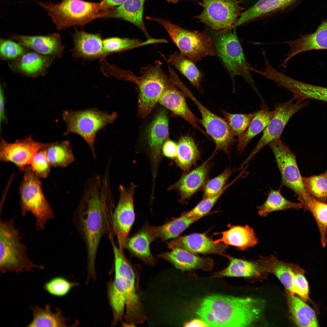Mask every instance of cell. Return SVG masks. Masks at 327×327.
I'll return each mask as SVG.
<instances>
[{"mask_svg":"<svg viewBox=\"0 0 327 327\" xmlns=\"http://www.w3.org/2000/svg\"><path fill=\"white\" fill-rule=\"evenodd\" d=\"M147 18L156 21L166 30L180 53L193 61L207 56H214L215 51L211 37L206 30L191 31L161 18Z\"/></svg>","mask_w":327,"mask_h":327,"instance_id":"obj_9","label":"cell"},{"mask_svg":"<svg viewBox=\"0 0 327 327\" xmlns=\"http://www.w3.org/2000/svg\"><path fill=\"white\" fill-rule=\"evenodd\" d=\"M22 171L23 177L19 189L21 215L24 217L31 212L35 218L37 230H43L48 221L54 217V211L43 192L40 178L30 165Z\"/></svg>","mask_w":327,"mask_h":327,"instance_id":"obj_7","label":"cell"},{"mask_svg":"<svg viewBox=\"0 0 327 327\" xmlns=\"http://www.w3.org/2000/svg\"><path fill=\"white\" fill-rule=\"evenodd\" d=\"M198 0L203 9L195 18L216 31L230 28L241 14L243 0Z\"/></svg>","mask_w":327,"mask_h":327,"instance_id":"obj_12","label":"cell"},{"mask_svg":"<svg viewBox=\"0 0 327 327\" xmlns=\"http://www.w3.org/2000/svg\"><path fill=\"white\" fill-rule=\"evenodd\" d=\"M186 96L173 83L165 89L158 102L190 124L193 127L205 136L208 134L198 124L200 120L193 114L188 107L185 100Z\"/></svg>","mask_w":327,"mask_h":327,"instance_id":"obj_18","label":"cell"},{"mask_svg":"<svg viewBox=\"0 0 327 327\" xmlns=\"http://www.w3.org/2000/svg\"><path fill=\"white\" fill-rule=\"evenodd\" d=\"M72 38L74 46L72 51L75 58L92 61L107 56L101 33L92 34L76 29Z\"/></svg>","mask_w":327,"mask_h":327,"instance_id":"obj_20","label":"cell"},{"mask_svg":"<svg viewBox=\"0 0 327 327\" xmlns=\"http://www.w3.org/2000/svg\"><path fill=\"white\" fill-rule=\"evenodd\" d=\"M54 57L27 51L18 59L12 61L9 66L15 72L25 76L35 77L44 75Z\"/></svg>","mask_w":327,"mask_h":327,"instance_id":"obj_25","label":"cell"},{"mask_svg":"<svg viewBox=\"0 0 327 327\" xmlns=\"http://www.w3.org/2000/svg\"><path fill=\"white\" fill-rule=\"evenodd\" d=\"M171 251L158 255V257L172 264L182 271H188L211 264L208 258H203L183 249L176 248Z\"/></svg>","mask_w":327,"mask_h":327,"instance_id":"obj_30","label":"cell"},{"mask_svg":"<svg viewBox=\"0 0 327 327\" xmlns=\"http://www.w3.org/2000/svg\"><path fill=\"white\" fill-rule=\"evenodd\" d=\"M266 270L274 274L279 279L289 293L294 295L293 279L296 271L299 266L278 259L273 255L260 256L257 260Z\"/></svg>","mask_w":327,"mask_h":327,"instance_id":"obj_29","label":"cell"},{"mask_svg":"<svg viewBox=\"0 0 327 327\" xmlns=\"http://www.w3.org/2000/svg\"><path fill=\"white\" fill-rule=\"evenodd\" d=\"M229 229L220 233L221 238L214 243H223L227 245L235 246L238 249L247 250L258 243V239L253 229L248 225L229 226Z\"/></svg>","mask_w":327,"mask_h":327,"instance_id":"obj_27","label":"cell"},{"mask_svg":"<svg viewBox=\"0 0 327 327\" xmlns=\"http://www.w3.org/2000/svg\"><path fill=\"white\" fill-rule=\"evenodd\" d=\"M52 143L35 141L31 135L12 143L6 141L2 137L0 143V160L12 163L23 171L30 165L38 151L46 148Z\"/></svg>","mask_w":327,"mask_h":327,"instance_id":"obj_16","label":"cell"},{"mask_svg":"<svg viewBox=\"0 0 327 327\" xmlns=\"http://www.w3.org/2000/svg\"><path fill=\"white\" fill-rule=\"evenodd\" d=\"M162 63L157 60L154 64L141 68V75L137 84L138 88V113L144 117L149 114L157 102L166 88L173 83L169 76L161 68Z\"/></svg>","mask_w":327,"mask_h":327,"instance_id":"obj_10","label":"cell"},{"mask_svg":"<svg viewBox=\"0 0 327 327\" xmlns=\"http://www.w3.org/2000/svg\"><path fill=\"white\" fill-rule=\"evenodd\" d=\"M232 172V170L227 168L220 174L206 182L203 188V198L212 196L220 192L225 186Z\"/></svg>","mask_w":327,"mask_h":327,"instance_id":"obj_48","label":"cell"},{"mask_svg":"<svg viewBox=\"0 0 327 327\" xmlns=\"http://www.w3.org/2000/svg\"><path fill=\"white\" fill-rule=\"evenodd\" d=\"M62 117L67 126L64 135L74 133L80 136L88 144L95 158L94 144L97 133L108 124H112L118 114L116 112L108 113L94 108L77 111L65 110Z\"/></svg>","mask_w":327,"mask_h":327,"instance_id":"obj_8","label":"cell"},{"mask_svg":"<svg viewBox=\"0 0 327 327\" xmlns=\"http://www.w3.org/2000/svg\"><path fill=\"white\" fill-rule=\"evenodd\" d=\"M162 55L168 64L174 67L184 76L192 85L201 91L200 82L203 77V74L193 61L177 51L169 55L167 59L162 54Z\"/></svg>","mask_w":327,"mask_h":327,"instance_id":"obj_35","label":"cell"},{"mask_svg":"<svg viewBox=\"0 0 327 327\" xmlns=\"http://www.w3.org/2000/svg\"><path fill=\"white\" fill-rule=\"evenodd\" d=\"M212 155L200 165L182 176L180 179L170 188L178 191L180 203H185L203 186L207 179L210 168Z\"/></svg>","mask_w":327,"mask_h":327,"instance_id":"obj_19","label":"cell"},{"mask_svg":"<svg viewBox=\"0 0 327 327\" xmlns=\"http://www.w3.org/2000/svg\"><path fill=\"white\" fill-rule=\"evenodd\" d=\"M135 187L136 186L133 184L127 188L122 185L119 186V198L114 211V233L117 238L119 247L123 249L125 248L130 230L135 220L133 197Z\"/></svg>","mask_w":327,"mask_h":327,"instance_id":"obj_15","label":"cell"},{"mask_svg":"<svg viewBox=\"0 0 327 327\" xmlns=\"http://www.w3.org/2000/svg\"><path fill=\"white\" fill-rule=\"evenodd\" d=\"M288 305L291 317L299 326L315 327L318 324L314 311L298 297L288 294Z\"/></svg>","mask_w":327,"mask_h":327,"instance_id":"obj_36","label":"cell"},{"mask_svg":"<svg viewBox=\"0 0 327 327\" xmlns=\"http://www.w3.org/2000/svg\"><path fill=\"white\" fill-rule=\"evenodd\" d=\"M200 218L188 217L183 212L180 216L172 218L162 225L151 226V230L155 239L159 238L164 241L177 237L192 224Z\"/></svg>","mask_w":327,"mask_h":327,"instance_id":"obj_34","label":"cell"},{"mask_svg":"<svg viewBox=\"0 0 327 327\" xmlns=\"http://www.w3.org/2000/svg\"><path fill=\"white\" fill-rule=\"evenodd\" d=\"M283 43L290 47L282 65L284 67L291 59L300 53L313 50L327 49V20L323 21L314 32L301 34L297 39Z\"/></svg>","mask_w":327,"mask_h":327,"instance_id":"obj_22","label":"cell"},{"mask_svg":"<svg viewBox=\"0 0 327 327\" xmlns=\"http://www.w3.org/2000/svg\"><path fill=\"white\" fill-rule=\"evenodd\" d=\"M114 203L109 181L102 182L100 176L88 180L84 193L73 215L74 224L85 244L88 275L96 274L95 262L102 238L115 236L113 226Z\"/></svg>","mask_w":327,"mask_h":327,"instance_id":"obj_1","label":"cell"},{"mask_svg":"<svg viewBox=\"0 0 327 327\" xmlns=\"http://www.w3.org/2000/svg\"><path fill=\"white\" fill-rule=\"evenodd\" d=\"M302 180L310 195L319 201L327 203V170L319 175L302 177Z\"/></svg>","mask_w":327,"mask_h":327,"instance_id":"obj_43","label":"cell"},{"mask_svg":"<svg viewBox=\"0 0 327 327\" xmlns=\"http://www.w3.org/2000/svg\"><path fill=\"white\" fill-rule=\"evenodd\" d=\"M235 29H224L216 34L213 41L215 52L232 77L243 78L261 98L251 74L254 67L245 57Z\"/></svg>","mask_w":327,"mask_h":327,"instance_id":"obj_6","label":"cell"},{"mask_svg":"<svg viewBox=\"0 0 327 327\" xmlns=\"http://www.w3.org/2000/svg\"><path fill=\"white\" fill-rule=\"evenodd\" d=\"M239 178V177L237 176L231 182L225 186L220 192L212 196L203 198L193 209L184 213L189 217L201 218L210 211L224 191Z\"/></svg>","mask_w":327,"mask_h":327,"instance_id":"obj_46","label":"cell"},{"mask_svg":"<svg viewBox=\"0 0 327 327\" xmlns=\"http://www.w3.org/2000/svg\"><path fill=\"white\" fill-rule=\"evenodd\" d=\"M33 319L27 327H67L68 318L62 315L61 309L55 308L53 312L51 305L46 304L44 308L37 305L31 306Z\"/></svg>","mask_w":327,"mask_h":327,"instance_id":"obj_33","label":"cell"},{"mask_svg":"<svg viewBox=\"0 0 327 327\" xmlns=\"http://www.w3.org/2000/svg\"><path fill=\"white\" fill-rule=\"evenodd\" d=\"M146 0H126L122 4L112 9L107 17L120 18L130 22L138 27L147 38H151L144 25L143 18L144 6Z\"/></svg>","mask_w":327,"mask_h":327,"instance_id":"obj_28","label":"cell"},{"mask_svg":"<svg viewBox=\"0 0 327 327\" xmlns=\"http://www.w3.org/2000/svg\"><path fill=\"white\" fill-rule=\"evenodd\" d=\"M273 81L279 87L291 92L296 99H312L327 103V87L317 86L296 80L279 71L274 75Z\"/></svg>","mask_w":327,"mask_h":327,"instance_id":"obj_23","label":"cell"},{"mask_svg":"<svg viewBox=\"0 0 327 327\" xmlns=\"http://www.w3.org/2000/svg\"><path fill=\"white\" fill-rule=\"evenodd\" d=\"M264 301L214 294L201 302L197 311L210 326L247 327L259 318Z\"/></svg>","mask_w":327,"mask_h":327,"instance_id":"obj_2","label":"cell"},{"mask_svg":"<svg viewBox=\"0 0 327 327\" xmlns=\"http://www.w3.org/2000/svg\"><path fill=\"white\" fill-rule=\"evenodd\" d=\"M27 48L12 40L1 39L0 57L3 60H15L26 52Z\"/></svg>","mask_w":327,"mask_h":327,"instance_id":"obj_47","label":"cell"},{"mask_svg":"<svg viewBox=\"0 0 327 327\" xmlns=\"http://www.w3.org/2000/svg\"><path fill=\"white\" fill-rule=\"evenodd\" d=\"M309 101L296 99L294 97L288 101L276 105L273 116L263 131V134L249 156L241 164H247L261 149L272 141L280 138L286 124L296 113L307 106Z\"/></svg>","mask_w":327,"mask_h":327,"instance_id":"obj_13","label":"cell"},{"mask_svg":"<svg viewBox=\"0 0 327 327\" xmlns=\"http://www.w3.org/2000/svg\"><path fill=\"white\" fill-rule=\"evenodd\" d=\"M162 39L151 38L143 41L136 39L111 37L103 39L104 50L106 56L127 50L150 44L164 43Z\"/></svg>","mask_w":327,"mask_h":327,"instance_id":"obj_42","label":"cell"},{"mask_svg":"<svg viewBox=\"0 0 327 327\" xmlns=\"http://www.w3.org/2000/svg\"><path fill=\"white\" fill-rule=\"evenodd\" d=\"M295 1L259 0L251 7L241 14L231 28H235L261 17L284 9L289 6Z\"/></svg>","mask_w":327,"mask_h":327,"instance_id":"obj_31","label":"cell"},{"mask_svg":"<svg viewBox=\"0 0 327 327\" xmlns=\"http://www.w3.org/2000/svg\"><path fill=\"white\" fill-rule=\"evenodd\" d=\"M78 285L62 276L54 277L45 282L43 288L48 293L53 296L63 297L67 295L71 289Z\"/></svg>","mask_w":327,"mask_h":327,"instance_id":"obj_45","label":"cell"},{"mask_svg":"<svg viewBox=\"0 0 327 327\" xmlns=\"http://www.w3.org/2000/svg\"><path fill=\"white\" fill-rule=\"evenodd\" d=\"M126 0H103L101 2L103 8L106 10L110 11L114 7L120 5Z\"/></svg>","mask_w":327,"mask_h":327,"instance_id":"obj_53","label":"cell"},{"mask_svg":"<svg viewBox=\"0 0 327 327\" xmlns=\"http://www.w3.org/2000/svg\"><path fill=\"white\" fill-rule=\"evenodd\" d=\"M14 219L0 222V271L2 273L29 272L34 268L43 269V265L34 263L29 258L26 246L22 242L20 230Z\"/></svg>","mask_w":327,"mask_h":327,"instance_id":"obj_5","label":"cell"},{"mask_svg":"<svg viewBox=\"0 0 327 327\" xmlns=\"http://www.w3.org/2000/svg\"><path fill=\"white\" fill-rule=\"evenodd\" d=\"M45 151L49 163L54 167H66L75 160L68 140L53 143Z\"/></svg>","mask_w":327,"mask_h":327,"instance_id":"obj_41","label":"cell"},{"mask_svg":"<svg viewBox=\"0 0 327 327\" xmlns=\"http://www.w3.org/2000/svg\"><path fill=\"white\" fill-rule=\"evenodd\" d=\"M167 247L172 249L180 248L192 253L203 254H216L226 256L228 245L223 243H214L208 237L206 233H194L177 237L167 243Z\"/></svg>","mask_w":327,"mask_h":327,"instance_id":"obj_17","label":"cell"},{"mask_svg":"<svg viewBox=\"0 0 327 327\" xmlns=\"http://www.w3.org/2000/svg\"><path fill=\"white\" fill-rule=\"evenodd\" d=\"M45 148L36 154L30 165L32 170L40 178H47L52 167L47 157Z\"/></svg>","mask_w":327,"mask_h":327,"instance_id":"obj_49","label":"cell"},{"mask_svg":"<svg viewBox=\"0 0 327 327\" xmlns=\"http://www.w3.org/2000/svg\"><path fill=\"white\" fill-rule=\"evenodd\" d=\"M5 99L3 88L1 84L0 90V125L1 129L2 124L7 122V119L5 114Z\"/></svg>","mask_w":327,"mask_h":327,"instance_id":"obj_52","label":"cell"},{"mask_svg":"<svg viewBox=\"0 0 327 327\" xmlns=\"http://www.w3.org/2000/svg\"><path fill=\"white\" fill-rule=\"evenodd\" d=\"M257 111L248 114H231L225 111L222 112L232 133L239 138L247 130Z\"/></svg>","mask_w":327,"mask_h":327,"instance_id":"obj_44","label":"cell"},{"mask_svg":"<svg viewBox=\"0 0 327 327\" xmlns=\"http://www.w3.org/2000/svg\"><path fill=\"white\" fill-rule=\"evenodd\" d=\"M184 94L193 101L198 108L202 118L200 120V123L215 144L214 152L222 150L229 156L230 148L235 143V139L225 120L204 107L189 89Z\"/></svg>","mask_w":327,"mask_h":327,"instance_id":"obj_14","label":"cell"},{"mask_svg":"<svg viewBox=\"0 0 327 327\" xmlns=\"http://www.w3.org/2000/svg\"><path fill=\"white\" fill-rule=\"evenodd\" d=\"M184 326L187 327H209V325L201 319H193L185 323Z\"/></svg>","mask_w":327,"mask_h":327,"instance_id":"obj_54","label":"cell"},{"mask_svg":"<svg viewBox=\"0 0 327 327\" xmlns=\"http://www.w3.org/2000/svg\"><path fill=\"white\" fill-rule=\"evenodd\" d=\"M114 259L115 276L112 282L123 292L126 299L124 326L133 327L141 324L146 317L139 295L138 276L136 266L128 260L124 249L111 241Z\"/></svg>","mask_w":327,"mask_h":327,"instance_id":"obj_3","label":"cell"},{"mask_svg":"<svg viewBox=\"0 0 327 327\" xmlns=\"http://www.w3.org/2000/svg\"><path fill=\"white\" fill-rule=\"evenodd\" d=\"M274 111L262 102L261 108L257 111L247 130L237 140V149L240 153L245 149L250 141L263 131L272 117Z\"/></svg>","mask_w":327,"mask_h":327,"instance_id":"obj_32","label":"cell"},{"mask_svg":"<svg viewBox=\"0 0 327 327\" xmlns=\"http://www.w3.org/2000/svg\"><path fill=\"white\" fill-rule=\"evenodd\" d=\"M10 37L27 49L41 54L60 58L64 52L61 37L58 33L36 36L12 34Z\"/></svg>","mask_w":327,"mask_h":327,"instance_id":"obj_21","label":"cell"},{"mask_svg":"<svg viewBox=\"0 0 327 327\" xmlns=\"http://www.w3.org/2000/svg\"><path fill=\"white\" fill-rule=\"evenodd\" d=\"M147 130V139L153 161L159 160L163 143L168 136V119L164 110L156 115Z\"/></svg>","mask_w":327,"mask_h":327,"instance_id":"obj_26","label":"cell"},{"mask_svg":"<svg viewBox=\"0 0 327 327\" xmlns=\"http://www.w3.org/2000/svg\"><path fill=\"white\" fill-rule=\"evenodd\" d=\"M272 150L280 173L282 184L291 190L300 203L309 195L304 184L296 155L281 140L276 139L268 145Z\"/></svg>","mask_w":327,"mask_h":327,"instance_id":"obj_11","label":"cell"},{"mask_svg":"<svg viewBox=\"0 0 327 327\" xmlns=\"http://www.w3.org/2000/svg\"><path fill=\"white\" fill-rule=\"evenodd\" d=\"M177 146L176 162L182 170L187 172L200 159V151L193 139L188 135L181 136Z\"/></svg>","mask_w":327,"mask_h":327,"instance_id":"obj_37","label":"cell"},{"mask_svg":"<svg viewBox=\"0 0 327 327\" xmlns=\"http://www.w3.org/2000/svg\"><path fill=\"white\" fill-rule=\"evenodd\" d=\"M301 203L304 211L310 212L315 218L319 229L321 243L325 247L327 243V203L309 195Z\"/></svg>","mask_w":327,"mask_h":327,"instance_id":"obj_40","label":"cell"},{"mask_svg":"<svg viewBox=\"0 0 327 327\" xmlns=\"http://www.w3.org/2000/svg\"><path fill=\"white\" fill-rule=\"evenodd\" d=\"M151 226L145 223L137 232L128 238L125 249L130 254L149 266H154L156 258L150 251V245L155 240L151 230Z\"/></svg>","mask_w":327,"mask_h":327,"instance_id":"obj_24","label":"cell"},{"mask_svg":"<svg viewBox=\"0 0 327 327\" xmlns=\"http://www.w3.org/2000/svg\"><path fill=\"white\" fill-rule=\"evenodd\" d=\"M163 150L164 155L167 157L176 158L177 154V144L172 140H167L163 145Z\"/></svg>","mask_w":327,"mask_h":327,"instance_id":"obj_51","label":"cell"},{"mask_svg":"<svg viewBox=\"0 0 327 327\" xmlns=\"http://www.w3.org/2000/svg\"><path fill=\"white\" fill-rule=\"evenodd\" d=\"M60 3L40 2L58 30L72 26L84 27L92 20L107 17L110 11L104 9L101 2L82 0H61Z\"/></svg>","mask_w":327,"mask_h":327,"instance_id":"obj_4","label":"cell"},{"mask_svg":"<svg viewBox=\"0 0 327 327\" xmlns=\"http://www.w3.org/2000/svg\"><path fill=\"white\" fill-rule=\"evenodd\" d=\"M228 266L218 274L220 276L251 277L259 276L266 270L258 261L247 260L230 257Z\"/></svg>","mask_w":327,"mask_h":327,"instance_id":"obj_38","label":"cell"},{"mask_svg":"<svg viewBox=\"0 0 327 327\" xmlns=\"http://www.w3.org/2000/svg\"><path fill=\"white\" fill-rule=\"evenodd\" d=\"M302 208L300 203L293 202L285 198L281 192V188L277 190L270 189L266 200L261 205L257 207L259 216L265 217L275 211L289 209L299 210Z\"/></svg>","mask_w":327,"mask_h":327,"instance_id":"obj_39","label":"cell"},{"mask_svg":"<svg viewBox=\"0 0 327 327\" xmlns=\"http://www.w3.org/2000/svg\"><path fill=\"white\" fill-rule=\"evenodd\" d=\"M303 271L299 267L296 271L293 279V289L294 294L298 295L302 300L306 301L309 299V288Z\"/></svg>","mask_w":327,"mask_h":327,"instance_id":"obj_50","label":"cell"},{"mask_svg":"<svg viewBox=\"0 0 327 327\" xmlns=\"http://www.w3.org/2000/svg\"><path fill=\"white\" fill-rule=\"evenodd\" d=\"M168 2L172 3H177L180 0H167Z\"/></svg>","mask_w":327,"mask_h":327,"instance_id":"obj_55","label":"cell"}]
</instances>
